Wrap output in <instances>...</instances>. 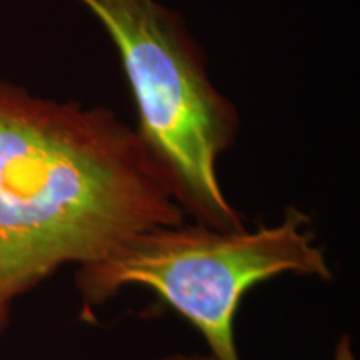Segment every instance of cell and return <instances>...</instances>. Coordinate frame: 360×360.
Returning a JSON list of instances; mask_svg holds the SVG:
<instances>
[{
  "label": "cell",
  "instance_id": "7a4b0ae2",
  "mask_svg": "<svg viewBox=\"0 0 360 360\" xmlns=\"http://www.w3.org/2000/svg\"><path fill=\"white\" fill-rule=\"evenodd\" d=\"M310 217L289 207L281 222L219 231L207 225H167L146 231L75 274L82 317L127 287H146L182 315L217 360H242L236 319L252 287L278 276L334 278L317 245Z\"/></svg>",
  "mask_w": 360,
  "mask_h": 360
},
{
  "label": "cell",
  "instance_id": "277c9868",
  "mask_svg": "<svg viewBox=\"0 0 360 360\" xmlns=\"http://www.w3.org/2000/svg\"><path fill=\"white\" fill-rule=\"evenodd\" d=\"M334 360H357L352 347V340L349 335H342L335 345Z\"/></svg>",
  "mask_w": 360,
  "mask_h": 360
},
{
  "label": "cell",
  "instance_id": "6da1fadb",
  "mask_svg": "<svg viewBox=\"0 0 360 360\" xmlns=\"http://www.w3.org/2000/svg\"><path fill=\"white\" fill-rule=\"evenodd\" d=\"M184 222L139 134L114 112L0 82V305L65 265Z\"/></svg>",
  "mask_w": 360,
  "mask_h": 360
},
{
  "label": "cell",
  "instance_id": "3957f363",
  "mask_svg": "<svg viewBox=\"0 0 360 360\" xmlns=\"http://www.w3.org/2000/svg\"><path fill=\"white\" fill-rule=\"evenodd\" d=\"M75 2L115 45L137 107L135 132L184 212L219 231L244 227L217 170L236 139V109L210 82L179 17L157 0Z\"/></svg>",
  "mask_w": 360,
  "mask_h": 360
},
{
  "label": "cell",
  "instance_id": "5b68a950",
  "mask_svg": "<svg viewBox=\"0 0 360 360\" xmlns=\"http://www.w3.org/2000/svg\"><path fill=\"white\" fill-rule=\"evenodd\" d=\"M159 360H217L212 354H172Z\"/></svg>",
  "mask_w": 360,
  "mask_h": 360
},
{
  "label": "cell",
  "instance_id": "8992f818",
  "mask_svg": "<svg viewBox=\"0 0 360 360\" xmlns=\"http://www.w3.org/2000/svg\"><path fill=\"white\" fill-rule=\"evenodd\" d=\"M8 317V307L7 305H0V330H2L4 326H6Z\"/></svg>",
  "mask_w": 360,
  "mask_h": 360
}]
</instances>
